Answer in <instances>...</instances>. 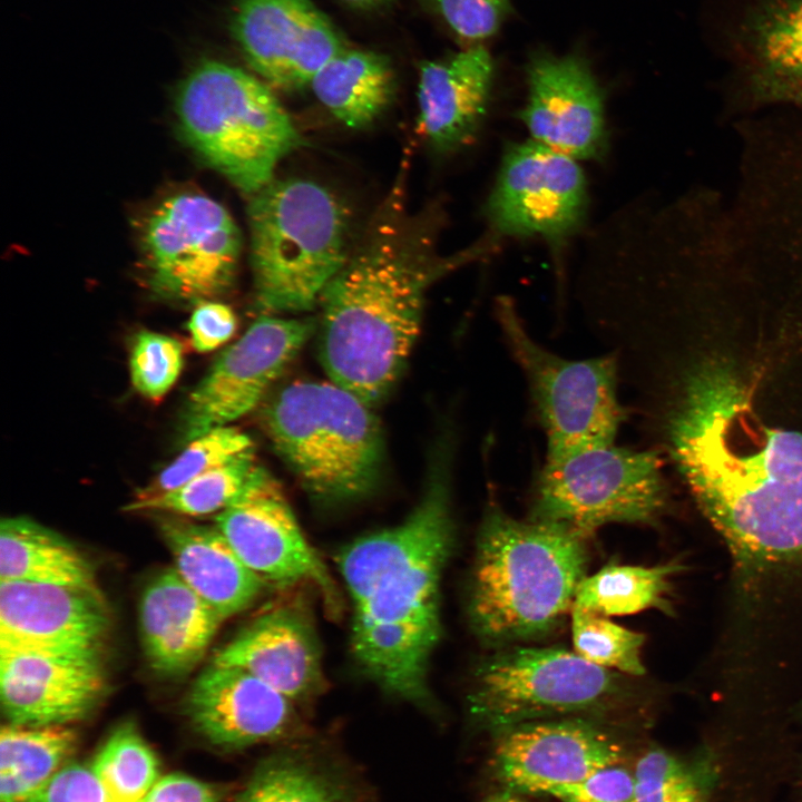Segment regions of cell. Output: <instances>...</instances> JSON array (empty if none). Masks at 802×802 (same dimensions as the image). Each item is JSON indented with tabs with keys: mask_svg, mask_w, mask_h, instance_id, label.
Returning <instances> with one entry per match:
<instances>
[{
	"mask_svg": "<svg viewBox=\"0 0 802 802\" xmlns=\"http://www.w3.org/2000/svg\"><path fill=\"white\" fill-rule=\"evenodd\" d=\"M492 248L437 256L427 231L392 199L319 300V356L331 381L370 407L398 381L419 334L428 287L450 268Z\"/></svg>",
	"mask_w": 802,
	"mask_h": 802,
	"instance_id": "3957f363",
	"label": "cell"
},
{
	"mask_svg": "<svg viewBox=\"0 0 802 802\" xmlns=\"http://www.w3.org/2000/svg\"><path fill=\"white\" fill-rule=\"evenodd\" d=\"M314 329L310 319L261 315L188 395L182 418L185 440L229 426L255 409Z\"/></svg>",
	"mask_w": 802,
	"mask_h": 802,
	"instance_id": "9a60e30c",
	"label": "cell"
},
{
	"mask_svg": "<svg viewBox=\"0 0 802 802\" xmlns=\"http://www.w3.org/2000/svg\"><path fill=\"white\" fill-rule=\"evenodd\" d=\"M247 215L257 307L314 309L351 253L344 205L314 180L274 178L251 195Z\"/></svg>",
	"mask_w": 802,
	"mask_h": 802,
	"instance_id": "5b68a950",
	"label": "cell"
},
{
	"mask_svg": "<svg viewBox=\"0 0 802 802\" xmlns=\"http://www.w3.org/2000/svg\"><path fill=\"white\" fill-rule=\"evenodd\" d=\"M215 526L267 586L310 585L331 612L340 608L333 577L303 535L280 483L266 469L255 466L238 495L216 515Z\"/></svg>",
	"mask_w": 802,
	"mask_h": 802,
	"instance_id": "5bb4252c",
	"label": "cell"
},
{
	"mask_svg": "<svg viewBox=\"0 0 802 802\" xmlns=\"http://www.w3.org/2000/svg\"><path fill=\"white\" fill-rule=\"evenodd\" d=\"M635 802H707L713 783L708 763L686 764L663 750H649L635 766Z\"/></svg>",
	"mask_w": 802,
	"mask_h": 802,
	"instance_id": "836d02e7",
	"label": "cell"
},
{
	"mask_svg": "<svg viewBox=\"0 0 802 802\" xmlns=\"http://www.w3.org/2000/svg\"><path fill=\"white\" fill-rule=\"evenodd\" d=\"M183 364V346L176 339L151 331L136 334L129 372L133 387L143 397L162 399L175 384Z\"/></svg>",
	"mask_w": 802,
	"mask_h": 802,
	"instance_id": "d590c367",
	"label": "cell"
},
{
	"mask_svg": "<svg viewBox=\"0 0 802 802\" xmlns=\"http://www.w3.org/2000/svg\"><path fill=\"white\" fill-rule=\"evenodd\" d=\"M90 767L115 802H138L159 779L157 756L131 723L109 735Z\"/></svg>",
	"mask_w": 802,
	"mask_h": 802,
	"instance_id": "1f68e13d",
	"label": "cell"
},
{
	"mask_svg": "<svg viewBox=\"0 0 802 802\" xmlns=\"http://www.w3.org/2000/svg\"><path fill=\"white\" fill-rule=\"evenodd\" d=\"M98 588L88 560L63 537L23 517L0 525V583Z\"/></svg>",
	"mask_w": 802,
	"mask_h": 802,
	"instance_id": "4316f807",
	"label": "cell"
},
{
	"mask_svg": "<svg viewBox=\"0 0 802 802\" xmlns=\"http://www.w3.org/2000/svg\"><path fill=\"white\" fill-rule=\"evenodd\" d=\"M574 651L588 662L629 676H642L645 636L607 617L571 608Z\"/></svg>",
	"mask_w": 802,
	"mask_h": 802,
	"instance_id": "d6a6232c",
	"label": "cell"
},
{
	"mask_svg": "<svg viewBox=\"0 0 802 802\" xmlns=\"http://www.w3.org/2000/svg\"><path fill=\"white\" fill-rule=\"evenodd\" d=\"M371 409L332 381L293 382L266 407L264 426L275 451L316 502L345 505L378 487L383 438Z\"/></svg>",
	"mask_w": 802,
	"mask_h": 802,
	"instance_id": "8992f818",
	"label": "cell"
},
{
	"mask_svg": "<svg viewBox=\"0 0 802 802\" xmlns=\"http://www.w3.org/2000/svg\"><path fill=\"white\" fill-rule=\"evenodd\" d=\"M98 654L0 657L2 710L11 724L63 725L86 717L105 693Z\"/></svg>",
	"mask_w": 802,
	"mask_h": 802,
	"instance_id": "7402d4cb",
	"label": "cell"
},
{
	"mask_svg": "<svg viewBox=\"0 0 802 802\" xmlns=\"http://www.w3.org/2000/svg\"><path fill=\"white\" fill-rule=\"evenodd\" d=\"M667 436L697 505L739 560L802 554V432L765 424L730 365L712 361L687 376Z\"/></svg>",
	"mask_w": 802,
	"mask_h": 802,
	"instance_id": "6da1fadb",
	"label": "cell"
},
{
	"mask_svg": "<svg viewBox=\"0 0 802 802\" xmlns=\"http://www.w3.org/2000/svg\"><path fill=\"white\" fill-rule=\"evenodd\" d=\"M460 39L478 45L492 37L512 13L510 0H429Z\"/></svg>",
	"mask_w": 802,
	"mask_h": 802,
	"instance_id": "8d00e7d4",
	"label": "cell"
},
{
	"mask_svg": "<svg viewBox=\"0 0 802 802\" xmlns=\"http://www.w3.org/2000/svg\"><path fill=\"white\" fill-rule=\"evenodd\" d=\"M212 663L244 669L293 702L316 695L324 681L314 625L302 606L291 603L256 616L215 653Z\"/></svg>",
	"mask_w": 802,
	"mask_h": 802,
	"instance_id": "44dd1931",
	"label": "cell"
},
{
	"mask_svg": "<svg viewBox=\"0 0 802 802\" xmlns=\"http://www.w3.org/2000/svg\"><path fill=\"white\" fill-rule=\"evenodd\" d=\"M587 540L563 524L516 519L489 502L468 596L475 634L501 648L555 630L586 577Z\"/></svg>",
	"mask_w": 802,
	"mask_h": 802,
	"instance_id": "277c9868",
	"label": "cell"
},
{
	"mask_svg": "<svg viewBox=\"0 0 802 802\" xmlns=\"http://www.w3.org/2000/svg\"><path fill=\"white\" fill-rule=\"evenodd\" d=\"M487 802H525L511 792H505L490 798Z\"/></svg>",
	"mask_w": 802,
	"mask_h": 802,
	"instance_id": "7bdbcfd3",
	"label": "cell"
},
{
	"mask_svg": "<svg viewBox=\"0 0 802 802\" xmlns=\"http://www.w3.org/2000/svg\"><path fill=\"white\" fill-rule=\"evenodd\" d=\"M620 743L580 716L521 723L498 732L495 764L509 791L551 794L602 767L619 764Z\"/></svg>",
	"mask_w": 802,
	"mask_h": 802,
	"instance_id": "e0dca14e",
	"label": "cell"
},
{
	"mask_svg": "<svg viewBox=\"0 0 802 802\" xmlns=\"http://www.w3.org/2000/svg\"><path fill=\"white\" fill-rule=\"evenodd\" d=\"M495 315L506 345L526 378L547 439L546 459L614 443L626 419L618 398L617 356L609 352L569 360L546 350L531 338L508 296L497 299Z\"/></svg>",
	"mask_w": 802,
	"mask_h": 802,
	"instance_id": "9c48e42d",
	"label": "cell"
},
{
	"mask_svg": "<svg viewBox=\"0 0 802 802\" xmlns=\"http://www.w3.org/2000/svg\"><path fill=\"white\" fill-rule=\"evenodd\" d=\"M550 795L561 802H635V777L625 767L613 764Z\"/></svg>",
	"mask_w": 802,
	"mask_h": 802,
	"instance_id": "74e56055",
	"label": "cell"
},
{
	"mask_svg": "<svg viewBox=\"0 0 802 802\" xmlns=\"http://www.w3.org/2000/svg\"><path fill=\"white\" fill-rule=\"evenodd\" d=\"M342 2L359 9H373L387 4L391 0H341Z\"/></svg>",
	"mask_w": 802,
	"mask_h": 802,
	"instance_id": "b9f144b4",
	"label": "cell"
},
{
	"mask_svg": "<svg viewBox=\"0 0 802 802\" xmlns=\"http://www.w3.org/2000/svg\"><path fill=\"white\" fill-rule=\"evenodd\" d=\"M587 209L579 160L528 139L505 149L483 213L492 239L537 238L558 251L581 229Z\"/></svg>",
	"mask_w": 802,
	"mask_h": 802,
	"instance_id": "7c38bea8",
	"label": "cell"
},
{
	"mask_svg": "<svg viewBox=\"0 0 802 802\" xmlns=\"http://www.w3.org/2000/svg\"><path fill=\"white\" fill-rule=\"evenodd\" d=\"M255 466L254 451L251 449L170 491L136 497L124 509L189 517L218 514L238 495Z\"/></svg>",
	"mask_w": 802,
	"mask_h": 802,
	"instance_id": "4dcf8cb0",
	"label": "cell"
},
{
	"mask_svg": "<svg viewBox=\"0 0 802 802\" xmlns=\"http://www.w3.org/2000/svg\"><path fill=\"white\" fill-rule=\"evenodd\" d=\"M624 674L563 647L506 646L473 673L469 713L481 728L501 732L539 720L605 715L633 706Z\"/></svg>",
	"mask_w": 802,
	"mask_h": 802,
	"instance_id": "ba28073f",
	"label": "cell"
},
{
	"mask_svg": "<svg viewBox=\"0 0 802 802\" xmlns=\"http://www.w3.org/2000/svg\"><path fill=\"white\" fill-rule=\"evenodd\" d=\"M76 734L62 725L9 724L0 736V802H29L75 750Z\"/></svg>",
	"mask_w": 802,
	"mask_h": 802,
	"instance_id": "83f0119b",
	"label": "cell"
},
{
	"mask_svg": "<svg viewBox=\"0 0 802 802\" xmlns=\"http://www.w3.org/2000/svg\"><path fill=\"white\" fill-rule=\"evenodd\" d=\"M109 627L99 588L0 583V657L98 654Z\"/></svg>",
	"mask_w": 802,
	"mask_h": 802,
	"instance_id": "2e32d148",
	"label": "cell"
},
{
	"mask_svg": "<svg viewBox=\"0 0 802 802\" xmlns=\"http://www.w3.org/2000/svg\"><path fill=\"white\" fill-rule=\"evenodd\" d=\"M175 111L188 145L250 196L274 179L277 164L302 138L266 82L213 59L182 80Z\"/></svg>",
	"mask_w": 802,
	"mask_h": 802,
	"instance_id": "52a82bcc",
	"label": "cell"
},
{
	"mask_svg": "<svg viewBox=\"0 0 802 802\" xmlns=\"http://www.w3.org/2000/svg\"><path fill=\"white\" fill-rule=\"evenodd\" d=\"M310 86L338 120L361 129L372 125L392 102L395 76L387 56L344 48L315 74Z\"/></svg>",
	"mask_w": 802,
	"mask_h": 802,
	"instance_id": "484cf974",
	"label": "cell"
},
{
	"mask_svg": "<svg viewBox=\"0 0 802 802\" xmlns=\"http://www.w3.org/2000/svg\"><path fill=\"white\" fill-rule=\"evenodd\" d=\"M231 29L251 68L283 90L310 85L344 49L311 0H236Z\"/></svg>",
	"mask_w": 802,
	"mask_h": 802,
	"instance_id": "ac0fdd59",
	"label": "cell"
},
{
	"mask_svg": "<svg viewBox=\"0 0 802 802\" xmlns=\"http://www.w3.org/2000/svg\"><path fill=\"white\" fill-rule=\"evenodd\" d=\"M29 802H115L91 767L71 763L58 770Z\"/></svg>",
	"mask_w": 802,
	"mask_h": 802,
	"instance_id": "f35d334b",
	"label": "cell"
},
{
	"mask_svg": "<svg viewBox=\"0 0 802 802\" xmlns=\"http://www.w3.org/2000/svg\"><path fill=\"white\" fill-rule=\"evenodd\" d=\"M182 579L224 619L252 606L267 587L219 529L179 517L158 522Z\"/></svg>",
	"mask_w": 802,
	"mask_h": 802,
	"instance_id": "d4e9b609",
	"label": "cell"
},
{
	"mask_svg": "<svg viewBox=\"0 0 802 802\" xmlns=\"http://www.w3.org/2000/svg\"><path fill=\"white\" fill-rule=\"evenodd\" d=\"M185 707L195 730L225 749L277 740L295 721L292 700L244 669L213 663L193 683Z\"/></svg>",
	"mask_w": 802,
	"mask_h": 802,
	"instance_id": "ffe728a7",
	"label": "cell"
},
{
	"mask_svg": "<svg viewBox=\"0 0 802 802\" xmlns=\"http://www.w3.org/2000/svg\"><path fill=\"white\" fill-rule=\"evenodd\" d=\"M447 446L407 518L353 540L338 556L358 667L385 693L419 706L432 700L428 668L442 634L440 583L454 544Z\"/></svg>",
	"mask_w": 802,
	"mask_h": 802,
	"instance_id": "7a4b0ae2",
	"label": "cell"
},
{
	"mask_svg": "<svg viewBox=\"0 0 802 802\" xmlns=\"http://www.w3.org/2000/svg\"><path fill=\"white\" fill-rule=\"evenodd\" d=\"M236 323L229 306L211 300L200 302L187 323L190 343L197 352H211L229 340Z\"/></svg>",
	"mask_w": 802,
	"mask_h": 802,
	"instance_id": "ab89813d",
	"label": "cell"
},
{
	"mask_svg": "<svg viewBox=\"0 0 802 802\" xmlns=\"http://www.w3.org/2000/svg\"><path fill=\"white\" fill-rule=\"evenodd\" d=\"M138 245L145 284L155 296L200 303L233 285L242 238L218 202L195 190H180L143 214Z\"/></svg>",
	"mask_w": 802,
	"mask_h": 802,
	"instance_id": "8fae6325",
	"label": "cell"
},
{
	"mask_svg": "<svg viewBox=\"0 0 802 802\" xmlns=\"http://www.w3.org/2000/svg\"><path fill=\"white\" fill-rule=\"evenodd\" d=\"M138 802H218V794L197 779L173 773L158 779Z\"/></svg>",
	"mask_w": 802,
	"mask_h": 802,
	"instance_id": "60d3db41",
	"label": "cell"
},
{
	"mask_svg": "<svg viewBox=\"0 0 802 802\" xmlns=\"http://www.w3.org/2000/svg\"><path fill=\"white\" fill-rule=\"evenodd\" d=\"M665 506L657 453L614 442L546 459L528 518L563 524L589 538L612 522L652 525Z\"/></svg>",
	"mask_w": 802,
	"mask_h": 802,
	"instance_id": "30bf717a",
	"label": "cell"
},
{
	"mask_svg": "<svg viewBox=\"0 0 802 802\" xmlns=\"http://www.w3.org/2000/svg\"><path fill=\"white\" fill-rule=\"evenodd\" d=\"M253 449L251 438L232 426L214 428L188 441L187 447L136 497L170 491L190 479Z\"/></svg>",
	"mask_w": 802,
	"mask_h": 802,
	"instance_id": "e575fe53",
	"label": "cell"
},
{
	"mask_svg": "<svg viewBox=\"0 0 802 802\" xmlns=\"http://www.w3.org/2000/svg\"><path fill=\"white\" fill-rule=\"evenodd\" d=\"M684 567L678 560L653 567L609 563L578 586L573 608L605 617L655 608L672 613L671 579Z\"/></svg>",
	"mask_w": 802,
	"mask_h": 802,
	"instance_id": "f1b7e54d",
	"label": "cell"
},
{
	"mask_svg": "<svg viewBox=\"0 0 802 802\" xmlns=\"http://www.w3.org/2000/svg\"><path fill=\"white\" fill-rule=\"evenodd\" d=\"M235 802H356L349 784L311 759L277 754L255 772Z\"/></svg>",
	"mask_w": 802,
	"mask_h": 802,
	"instance_id": "f546056e",
	"label": "cell"
},
{
	"mask_svg": "<svg viewBox=\"0 0 802 802\" xmlns=\"http://www.w3.org/2000/svg\"><path fill=\"white\" fill-rule=\"evenodd\" d=\"M495 61L481 43L426 61L418 86V130L434 150L453 151L477 135L490 101Z\"/></svg>",
	"mask_w": 802,
	"mask_h": 802,
	"instance_id": "603a6c76",
	"label": "cell"
},
{
	"mask_svg": "<svg viewBox=\"0 0 802 802\" xmlns=\"http://www.w3.org/2000/svg\"><path fill=\"white\" fill-rule=\"evenodd\" d=\"M224 620L174 567L162 570L147 584L139 603L149 665L166 676L188 673L202 661Z\"/></svg>",
	"mask_w": 802,
	"mask_h": 802,
	"instance_id": "cb8c5ba5",
	"label": "cell"
},
{
	"mask_svg": "<svg viewBox=\"0 0 802 802\" xmlns=\"http://www.w3.org/2000/svg\"><path fill=\"white\" fill-rule=\"evenodd\" d=\"M527 98L518 117L530 139L577 160L606 151L605 94L578 53L536 52L526 68Z\"/></svg>",
	"mask_w": 802,
	"mask_h": 802,
	"instance_id": "d6986e66",
	"label": "cell"
},
{
	"mask_svg": "<svg viewBox=\"0 0 802 802\" xmlns=\"http://www.w3.org/2000/svg\"><path fill=\"white\" fill-rule=\"evenodd\" d=\"M703 27L752 97L802 102V0H705Z\"/></svg>",
	"mask_w": 802,
	"mask_h": 802,
	"instance_id": "4fadbf2b",
	"label": "cell"
}]
</instances>
